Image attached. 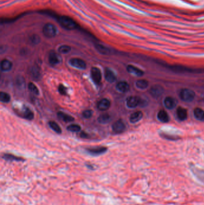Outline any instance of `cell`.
Returning <instances> with one entry per match:
<instances>
[{
  "mask_svg": "<svg viewBox=\"0 0 204 205\" xmlns=\"http://www.w3.org/2000/svg\"><path fill=\"white\" fill-rule=\"evenodd\" d=\"M58 21L60 24V25L65 29H67L68 30H74L77 27V24L76 22V21L66 16H60L58 19Z\"/></svg>",
  "mask_w": 204,
  "mask_h": 205,
  "instance_id": "6da1fadb",
  "label": "cell"
},
{
  "mask_svg": "<svg viewBox=\"0 0 204 205\" xmlns=\"http://www.w3.org/2000/svg\"><path fill=\"white\" fill-rule=\"evenodd\" d=\"M58 32V31L56 27L51 23L45 24L43 28V33L47 38H53L55 37L57 35Z\"/></svg>",
  "mask_w": 204,
  "mask_h": 205,
  "instance_id": "7a4b0ae2",
  "label": "cell"
},
{
  "mask_svg": "<svg viewBox=\"0 0 204 205\" xmlns=\"http://www.w3.org/2000/svg\"><path fill=\"white\" fill-rule=\"evenodd\" d=\"M180 98L185 102L192 101L195 97V93L193 91L189 89H182L180 92Z\"/></svg>",
  "mask_w": 204,
  "mask_h": 205,
  "instance_id": "3957f363",
  "label": "cell"
},
{
  "mask_svg": "<svg viewBox=\"0 0 204 205\" xmlns=\"http://www.w3.org/2000/svg\"><path fill=\"white\" fill-rule=\"evenodd\" d=\"M91 75L92 81L95 84H99L101 82L102 75L101 72L99 69L96 67H92L91 70Z\"/></svg>",
  "mask_w": 204,
  "mask_h": 205,
  "instance_id": "277c9868",
  "label": "cell"
},
{
  "mask_svg": "<svg viewBox=\"0 0 204 205\" xmlns=\"http://www.w3.org/2000/svg\"><path fill=\"white\" fill-rule=\"evenodd\" d=\"M69 63L71 66L80 70H85L86 68V63L85 61L80 58H72L70 60Z\"/></svg>",
  "mask_w": 204,
  "mask_h": 205,
  "instance_id": "5b68a950",
  "label": "cell"
},
{
  "mask_svg": "<svg viewBox=\"0 0 204 205\" xmlns=\"http://www.w3.org/2000/svg\"><path fill=\"white\" fill-rule=\"evenodd\" d=\"M107 150V148L104 146H98L95 148H91L87 149L88 152L92 155L93 156H98L101 154H104Z\"/></svg>",
  "mask_w": 204,
  "mask_h": 205,
  "instance_id": "8992f818",
  "label": "cell"
},
{
  "mask_svg": "<svg viewBox=\"0 0 204 205\" xmlns=\"http://www.w3.org/2000/svg\"><path fill=\"white\" fill-rule=\"evenodd\" d=\"M141 102L139 97L136 96H131L128 98L126 100V105L129 108H135L138 106Z\"/></svg>",
  "mask_w": 204,
  "mask_h": 205,
  "instance_id": "52a82bcc",
  "label": "cell"
},
{
  "mask_svg": "<svg viewBox=\"0 0 204 205\" xmlns=\"http://www.w3.org/2000/svg\"><path fill=\"white\" fill-rule=\"evenodd\" d=\"M112 128L114 132L117 134H120L123 133L125 130L126 125L123 121L118 120L113 124Z\"/></svg>",
  "mask_w": 204,
  "mask_h": 205,
  "instance_id": "ba28073f",
  "label": "cell"
},
{
  "mask_svg": "<svg viewBox=\"0 0 204 205\" xmlns=\"http://www.w3.org/2000/svg\"><path fill=\"white\" fill-rule=\"evenodd\" d=\"M49 61L52 65H57L62 61V58L59 55L54 51L50 52L49 55Z\"/></svg>",
  "mask_w": 204,
  "mask_h": 205,
  "instance_id": "9c48e42d",
  "label": "cell"
},
{
  "mask_svg": "<svg viewBox=\"0 0 204 205\" xmlns=\"http://www.w3.org/2000/svg\"><path fill=\"white\" fill-rule=\"evenodd\" d=\"M150 94L153 97L157 98L163 94V89L161 86L159 85H153L151 88L150 90Z\"/></svg>",
  "mask_w": 204,
  "mask_h": 205,
  "instance_id": "30bf717a",
  "label": "cell"
},
{
  "mask_svg": "<svg viewBox=\"0 0 204 205\" xmlns=\"http://www.w3.org/2000/svg\"><path fill=\"white\" fill-rule=\"evenodd\" d=\"M105 78L109 83H113L116 81L115 73L110 69H106L105 70Z\"/></svg>",
  "mask_w": 204,
  "mask_h": 205,
  "instance_id": "8fae6325",
  "label": "cell"
},
{
  "mask_svg": "<svg viewBox=\"0 0 204 205\" xmlns=\"http://www.w3.org/2000/svg\"><path fill=\"white\" fill-rule=\"evenodd\" d=\"M110 106V101L108 99H106V98L101 100L97 104L98 109L101 111H105L108 110Z\"/></svg>",
  "mask_w": 204,
  "mask_h": 205,
  "instance_id": "7c38bea8",
  "label": "cell"
},
{
  "mask_svg": "<svg viewBox=\"0 0 204 205\" xmlns=\"http://www.w3.org/2000/svg\"><path fill=\"white\" fill-rule=\"evenodd\" d=\"M127 70L129 73L136 76H142L144 75L143 71L132 65L128 66Z\"/></svg>",
  "mask_w": 204,
  "mask_h": 205,
  "instance_id": "4fadbf2b",
  "label": "cell"
},
{
  "mask_svg": "<svg viewBox=\"0 0 204 205\" xmlns=\"http://www.w3.org/2000/svg\"><path fill=\"white\" fill-rule=\"evenodd\" d=\"M176 101L171 97H167L164 100V105L168 109H172L176 106Z\"/></svg>",
  "mask_w": 204,
  "mask_h": 205,
  "instance_id": "5bb4252c",
  "label": "cell"
},
{
  "mask_svg": "<svg viewBox=\"0 0 204 205\" xmlns=\"http://www.w3.org/2000/svg\"><path fill=\"white\" fill-rule=\"evenodd\" d=\"M129 85L125 81H121L116 85V89L121 92H126L129 90Z\"/></svg>",
  "mask_w": 204,
  "mask_h": 205,
  "instance_id": "9a60e30c",
  "label": "cell"
},
{
  "mask_svg": "<svg viewBox=\"0 0 204 205\" xmlns=\"http://www.w3.org/2000/svg\"><path fill=\"white\" fill-rule=\"evenodd\" d=\"M143 116V113L141 111H137L132 113L129 118V121L131 123H136L140 121Z\"/></svg>",
  "mask_w": 204,
  "mask_h": 205,
  "instance_id": "2e32d148",
  "label": "cell"
},
{
  "mask_svg": "<svg viewBox=\"0 0 204 205\" xmlns=\"http://www.w3.org/2000/svg\"><path fill=\"white\" fill-rule=\"evenodd\" d=\"M157 118L160 121L162 122L166 123L169 121V116L168 113L164 110H161L158 112Z\"/></svg>",
  "mask_w": 204,
  "mask_h": 205,
  "instance_id": "e0dca14e",
  "label": "cell"
},
{
  "mask_svg": "<svg viewBox=\"0 0 204 205\" xmlns=\"http://www.w3.org/2000/svg\"><path fill=\"white\" fill-rule=\"evenodd\" d=\"M177 115L180 120L184 121L187 118V110L181 107H179L177 110Z\"/></svg>",
  "mask_w": 204,
  "mask_h": 205,
  "instance_id": "ac0fdd59",
  "label": "cell"
},
{
  "mask_svg": "<svg viewBox=\"0 0 204 205\" xmlns=\"http://www.w3.org/2000/svg\"><path fill=\"white\" fill-rule=\"evenodd\" d=\"M13 64L11 61L7 60H4L1 63V69L3 72H9L12 68Z\"/></svg>",
  "mask_w": 204,
  "mask_h": 205,
  "instance_id": "d6986e66",
  "label": "cell"
},
{
  "mask_svg": "<svg viewBox=\"0 0 204 205\" xmlns=\"http://www.w3.org/2000/svg\"><path fill=\"white\" fill-rule=\"evenodd\" d=\"M57 115H58V118L59 119H61V120H62V121H64V122H72V121H73L74 120V118L73 116H70V115H68L67 113H64L62 112H58Z\"/></svg>",
  "mask_w": 204,
  "mask_h": 205,
  "instance_id": "ffe728a7",
  "label": "cell"
},
{
  "mask_svg": "<svg viewBox=\"0 0 204 205\" xmlns=\"http://www.w3.org/2000/svg\"><path fill=\"white\" fill-rule=\"evenodd\" d=\"M193 112L195 118L197 120L200 121H204V111L202 109L199 107L195 108Z\"/></svg>",
  "mask_w": 204,
  "mask_h": 205,
  "instance_id": "44dd1931",
  "label": "cell"
},
{
  "mask_svg": "<svg viewBox=\"0 0 204 205\" xmlns=\"http://www.w3.org/2000/svg\"><path fill=\"white\" fill-rule=\"evenodd\" d=\"M3 158L7 161H24V159L21 157H17L12 154H4L3 156Z\"/></svg>",
  "mask_w": 204,
  "mask_h": 205,
  "instance_id": "7402d4cb",
  "label": "cell"
},
{
  "mask_svg": "<svg viewBox=\"0 0 204 205\" xmlns=\"http://www.w3.org/2000/svg\"><path fill=\"white\" fill-rule=\"evenodd\" d=\"M98 121L99 123H101V124H107L111 121V117L108 114L104 113V114L101 115L98 117Z\"/></svg>",
  "mask_w": 204,
  "mask_h": 205,
  "instance_id": "603a6c76",
  "label": "cell"
},
{
  "mask_svg": "<svg viewBox=\"0 0 204 205\" xmlns=\"http://www.w3.org/2000/svg\"><path fill=\"white\" fill-rule=\"evenodd\" d=\"M148 86V82L147 81L144 79L138 80L136 82V86L140 89H145Z\"/></svg>",
  "mask_w": 204,
  "mask_h": 205,
  "instance_id": "cb8c5ba5",
  "label": "cell"
},
{
  "mask_svg": "<svg viewBox=\"0 0 204 205\" xmlns=\"http://www.w3.org/2000/svg\"><path fill=\"white\" fill-rule=\"evenodd\" d=\"M95 48L97 49V51L101 54L108 55L110 53V49L102 45H96L95 46Z\"/></svg>",
  "mask_w": 204,
  "mask_h": 205,
  "instance_id": "d4e9b609",
  "label": "cell"
},
{
  "mask_svg": "<svg viewBox=\"0 0 204 205\" xmlns=\"http://www.w3.org/2000/svg\"><path fill=\"white\" fill-rule=\"evenodd\" d=\"M49 127L56 133L58 134H61L62 133V130L59 125L55 122V121H50L49 122Z\"/></svg>",
  "mask_w": 204,
  "mask_h": 205,
  "instance_id": "484cf974",
  "label": "cell"
},
{
  "mask_svg": "<svg viewBox=\"0 0 204 205\" xmlns=\"http://www.w3.org/2000/svg\"><path fill=\"white\" fill-rule=\"evenodd\" d=\"M23 116L27 119L31 120L34 118V113L29 108L26 107L24 109V110L23 112Z\"/></svg>",
  "mask_w": 204,
  "mask_h": 205,
  "instance_id": "4316f807",
  "label": "cell"
},
{
  "mask_svg": "<svg viewBox=\"0 0 204 205\" xmlns=\"http://www.w3.org/2000/svg\"><path fill=\"white\" fill-rule=\"evenodd\" d=\"M0 101L4 103H8L10 101V95L6 92H1L0 93Z\"/></svg>",
  "mask_w": 204,
  "mask_h": 205,
  "instance_id": "83f0119b",
  "label": "cell"
},
{
  "mask_svg": "<svg viewBox=\"0 0 204 205\" xmlns=\"http://www.w3.org/2000/svg\"><path fill=\"white\" fill-rule=\"evenodd\" d=\"M67 129L71 132L76 133V132H79L81 130V127L78 124H71V125H68Z\"/></svg>",
  "mask_w": 204,
  "mask_h": 205,
  "instance_id": "f1b7e54d",
  "label": "cell"
},
{
  "mask_svg": "<svg viewBox=\"0 0 204 205\" xmlns=\"http://www.w3.org/2000/svg\"><path fill=\"white\" fill-rule=\"evenodd\" d=\"M71 50V48L68 45L61 46L58 49V52L62 54H65L69 53Z\"/></svg>",
  "mask_w": 204,
  "mask_h": 205,
  "instance_id": "f546056e",
  "label": "cell"
},
{
  "mask_svg": "<svg viewBox=\"0 0 204 205\" xmlns=\"http://www.w3.org/2000/svg\"><path fill=\"white\" fill-rule=\"evenodd\" d=\"M28 89L32 93H33L36 95L39 94V91L37 87L33 83H30L28 84Z\"/></svg>",
  "mask_w": 204,
  "mask_h": 205,
  "instance_id": "4dcf8cb0",
  "label": "cell"
},
{
  "mask_svg": "<svg viewBox=\"0 0 204 205\" xmlns=\"http://www.w3.org/2000/svg\"><path fill=\"white\" fill-rule=\"evenodd\" d=\"M83 116L86 119L91 118L93 115V111L91 110H86L83 112Z\"/></svg>",
  "mask_w": 204,
  "mask_h": 205,
  "instance_id": "1f68e13d",
  "label": "cell"
},
{
  "mask_svg": "<svg viewBox=\"0 0 204 205\" xmlns=\"http://www.w3.org/2000/svg\"><path fill=\"white\" fill-rule=\"evenodd\" d=\"M31 42L33 44H34V45H37L38 43H40V38L39 36H38L36 34H34L31 37Z\"/></svg>",
  "mask_w": 204,
  "mask_h": 205,
  "instance_id": "d6a6232c",
  "label": "cell"
},
{
  "mask_svg": "<svg viewBox=\"0 0 204 205\" xmlns=\"http://www.w3.org/2000/svg\"><path fill=\"white\" fill-rule=\"evenodd\" d=\"M58 91L59 92V93L61 94V95H67V88L64 86L63 85H59V87H58Z\"/></svg>",
  "mask_w": 204,
  "mask_h": 205,
  "instance_id": "836d02e7",
  "label": "cell"
}]
</instances>
